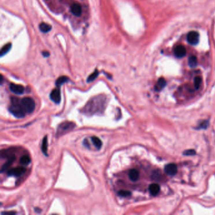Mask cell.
I'll return each instance as SVG.
<instances>
[{
	"instance_id": "30bf717a",
	"label": "cell",
	"mask_w": 215,
	"mask_h": 215,
	"mask_svg": "<svg viewBox=\"0 0 215 215\" xmlns=\"http://www.w3.org/2000/svg\"><path fill=\"white\" fill-rule=\"evenodd\" d=\"M71 12L74 15L79 16L82 13V8L80 4L78 3H75L71 6Z\"/></svg>"
},
{
	"instance_id": "cb8c5ba5",
	"label": "cell",
	"mask_w": 215,
	"mask_h": 215,
	"mask_svg": "<svg viewBox=\"0 0 215 215\" xmlns=\"http://www.w3.org/2000/svg\"><path fill=\"white\" fill-rule=\"evenodd\" d=\"M118 195L123 197H129L131 195V192L129 190H121L120 191L118 192Z\"/></svg>"
},
{
	"instance_id": "7c38bea8",
	"label": "cell",
	"mask_w": 215,
	"mask_h": 215,
	"mask_svg": "<svg viewBox=\"0 0 215 215\" xmlns=\"http://www.w3.org/2000/svg\"><path fill=\"white\" fill-rule=\"evenodd\" d=\"M139 177H140V172H139L138 170L135 168L130 170L129 172V178L131 181H136L138 180Z\"/></svg>"
},
{
	"instance_id": "5bb4252c",
	"label": "cell",
	"mask_w": 215,
	"mask_h": 215,
	"mask_svg": "<svg viewBox=\"0 0 215 215\" xmlns=\"http://www.w3.org/2000/svg\"><path fill=\"white\" fill-rule=\"evenodd\" d=\"M165 85L166 81L165 80V79L163 78H160L155 85V90L156 91H160L165 87Z\"/></svg>"
},
{
	"instance_id": "2e32d148",
	"label": "cell",
	"mask_w": 215,
	"mask_h": 215,
	"mask_svg": "<svg viewBox=\"0 0 215 215\" xmlns=\"http://www.w3.org/2000/svg\"><path fill=\"white\" fill-rule=\"evenodd\" d=\"M39 29L42 31V32L46 33V32H49V31L52 29V27H51V25H49V24L42 22L39 25Z\"/></svg>"
},
{
	"instance_id": "ba28073f",
	"label": "cell",
	"mask_w": 215,
	"mask_h": 215,
	"mask_svg": "<svg viewBox=\"0 0 215 215\" xmlns=\"http://www.w3.org/2000/svg\"><path fill=\"white\" fill-rule=\"evenodd\" d=\"M10 89L13 93L18 95L22 94L24 92V90H25V88H24L22 85L15 84V83H12V84H10Z\"/></svg>"
},
{
	"instance_id": "6da1fadb",
	"label": "cell",
	"mask_w": 215,
	"mask_h": 215,
	"mask_svg": "<svg viewBox=\"0 0 215 215\" xmlns=\"http://www.w3.org/2000/svg\"><path fill=\"white\" fill-rule=\"evenodd\" d=\"M12 105L9 107V111L16 118H23L25 116L26 111L24 109L22 104L19 102V100L16 97H12Z\"/></svg>"
},
{
	"instance_id": "52a82bcc",
	"label": "cell",
	"mask_w": 215,
	"mask_h": 215,
	"mask_svg": "<svg viewBox=\"0 0 215 215\" xmlns=\"http://www.w3.org/2000/svg\"><path fill=\"white\" fill-rule=\"evenodd\" d=\"M164 170L166 174L173 176L177 172V166L175 164H169L165 166Z\"/></svg>"
},
{
	"instance_id": "7a4b0ae2",
	"label": "cell",
	"mask_w": 215,
	"mask_h": 215,
	"mask_svg": "<svg viewBox=\"0 0 215 215\" xmlns=\"http://www.w3.org/2000/svg\"><path fill=\"white\" fill-rule=\"evenodd\" d=\"M21 104L23 107L24 109L28 114H31L34 112L36 107V103L34 99L30 97H25L21 100Z\"/></svg>"
},
{
	"instance_id": "e0dca14e",
	"label": "cell",
	"mask_w": 215,
	"mask_h": 215,
	"mask_svg": "<svg viewBox=\"0 0 215 215\" xmlns=\"http://www.w3.org/2000/svg\"><path fill=\"white\" fill-rule=\"evenodd\" d=\"M92 141L93 144H94L95 147L98 149V150H100V149L102 148V141L100 140L98 137H96V136L92 137Z\"/></svg>"
},
{
	"instance_id": "4fadbf2b",
	"label": "cell",
	"mask_w": 215,
	"mask_h": 215,
	"mask_svg": "<svg viewBox=\"0 0 215 215\" xmlns=\"http://www.w3.org/2000/svg\"><path fill=\"white\" fill-rule=\"evenodd\" d=\"M160 190V187L157 184H151L149 187V191L152 196H157Z\"/></svg>"
},
{
	"instance_id": "8fae6325",
	"label": "cell",
	"mask_w": 215,
	"mask_h": 215,
	"mask_svg": "<svg viewBox=\"0 0 215 215\" xmlns=\"http://www.w3.org/2000/svg\"><path fill=\"white\" fill-rule=\"evenodd\" d=\"M16 160V157L15 155H11L10 157H9V159L7 161L5 164H4L3 165V166H1V172L3 173V172H5L6 170L8 169L10 166H11L12 165L13 163Z\"/></svg>"
},
{
	"instance_id": "83f0119b",
	"label": "cell",
	"mask_w": 215,
	"mask_h": 215,
	"mask_svg": "<svg viewBox=\"0 0 215 215\" xmlns=\"http://www.w3.org/2000/svg\"><path fill=\"white\" fill-rule=\"evenodd\" d=\"M3 214H15V212H5L3 213Z\"/></svg>"
},
{
	"instance_id": "d6986e66",
	"label": "cell",
	"mask_w": 215,
	"mask_h": 215,
	"mask_svg": "<svg viewBox=\"0 0 215 215\" xmlns=\"http://www.w3.org/2000/svg\"><path fill=\"white\" fill-rule=\"evenodd\" d=\"M189 64L192 68L196 67L197 64V58L194 55L190 56L189 59Z\"/></svg>"
},
{
	"instance_id": "603a6c76",
	"label": "cell",
	"mask_w": 215,
	"mask_h": 215,
	"mask_svg": "<svg viewBox=\"0 0 215 215\" xmlns=\"http://www.w3.org/2000/svg\"><path fill=\"white\" fill-rule=\"evenodd\" d=\"M98 75H99V71H98V70H97V69H96V70L94 72H93L92 74H91L88 76V78L87 79V81L88 82H92L93 81H94L95 79L97 78Z\"/></svg>"
},
{
	"instance_id": "8992f818",
	"label": "cell",
	"mask_w": 215,
	"mask_h": 215,
	"mask_svg": "<svg viewBox=\"0 0 215 215\" xmlns=\"http://www.w3.org/2000/svg\"><path fill=\"white\" fill-rule=\"evenodd\" d=\"M50 98L53 102L55 103H60L61 102V92L59 88L53 90L50 94Z\"/></svg>"
},
{
	"instance_id": "484cf974",
	"label": "cell",
	"mask_w": 215,
	"mask_h": 215,
	"mask_svg": "<svg viewBox=\"0 0 215 215\" xmlns=\"http://www.w3.org/2000/svg\"><path fill=\"white\" fill-rule=\"evenodd\" d=\"M83 144H84L85 147H86V148H89V143L88 142V140H86V139H85L84 141H83Z\"/></svg>"
},
{
	"instance_id": "277c9868",
	"label": "cell",
	"mask_w": 215,
	"mask_h": 215,
	"mask_svg": "<svg viewBox=\"0 0 215 215\" xmlns=\"http://www.w3.org/2000/svg\"><path fill=\"white\" fill-rule=\"evenodd\" d=\"M26 172V168L23 166H17V167L10 168L7 172L8 176H14V177H20L22 175L23 173Z\"/></svg>"
},
{
	"instance_id": "ac0fdd59",
	"label": "cell",
	"mask_w": 215,
	"mask_h": 215,
	"mask_svg": "<svg viewBox=\"0 0 215 215\" xmlns=\"http://www.w3.org/2000/svg\"><path fill=\"white\" fill-rule=\"evenodd\" d=\"M68 81V78L67 76H61V77L59 78L56 81H55V85H56L58 87H60V86H61L63 83L67 82Z\"/></svg>"
},
{
	"instance_id": "ffe728a7",
	"label": "cell",
	"mask_w": 215,
	"mask_h": 215,
	"mask_svg": "<svg viewBox=\"0 0 215 215\" xmlns=\"http://www.w3.org/2000/svg\"><path fill=\"white\" fill-rule=\"evenodd\" d=\"M30 161L31 160H30V157L27 155H23L20 159V164H22V165H27L28 164H29Z\"/></svg>"
},
{
	"instance_id": "9a60e30c",
	"label": "cell",
	"mask_w": 215,
	"mask_h": 215,
	"mask_svg": "<svg viewBox=\"0 0 215 215\" xmlns=\"http://www.w3.org/2000/svg\"><path fill=\"white\" fill-rule=\"evenodd\" d=\"M47 147H48V142H47V136H46L42 140V151L43 152L44 155L47 156Z\"/></svg>"
},
{
	"instance_id": "3957f363",
	"label": "cell",
	"mask_w": 215,
	"mask_h": 215,
	"mask_svg": "<svg viewBox=\"0 0 215 215\" xmlns=\"http://www.w3.org/2000/svg\"><path fill=\"white\" fill-rule=\"evenodd\" d=\"M76 125L72 122H64L61 123L58 128L57 134H61L73 130L75 127Z\"/></svg>"
},
{
	"instance_id": "44dd1931",
	"label": "cell",
	"mask_w": 215,
	"mask_h": 215,
	"mask_svg": "<svg viewBox=\"0 0 215 215\" xmlns=\"http://www.w3.org/2000/svg\"><path fill=\"white\" fill-rule=\"evenodd\" d=\"M201 83H202V78L199 76H196V77L194 78V87H195L196 90L199 88Z\"/></svg>"
},
{
	"instance_id": "7402d4cb",
	"label": "cell",
	"mask_w": 215,
	"mask_h": 215,
	"mask_svg": "<svg viewBox=\"0 0 215 215\" xmlns=\"http://www.w3.org/2000/svg\"><path fill=\"white\" fill-rule=\"evenodd\" d=\"M11 46H12L11 44H8L3 47L1 50V56H3V55H5V54L8 53L10 49H11Z\"/></svg>"
},
{
	"instance_id": "5b68a950",
	"label": "cell",
	"mask_w": 215,
	"mask_h": 215,
	"mask_svg": "<svg viewBox=\"0 0 215 215\" xmlns=\"http://www.w3.org/2000/svg\"><path fill=\"white\" fill-rule=\"evenodd\" d=\"M187 41L191 45H196L199 42V34L195 31H192L187 34Z\"/></svg>"
},
{
	"instance_id": "d4e9b609",
	"label": "cell",
	"mask_w": 215,
	"mask_h": 215,
	"mask_svg": "<svg viewBox=\"0 0 215 215\" xmlns=\"http://www.w3.org/2000/svg\"><path fill=\"white\" fill-rule=\"evenodd\" d=\"M196 154V151L194 150H188L184 152V155L186 156H192Z\"/></svg>"
},
{
	"instance_id": "4316f807",
	"label": "cell",
	"mask_w": 215,
	"mask_h": 215,
	"mask_svg": "<svg viewBox=\"0 0 215 215\" xmlns=\"http://www.w3.org/2000/svg\"><path fill=\"white\" fill-rule=\"evenodd\" d=\"M42 54H43L44 57H48L49 55V53L47 51H44L43 53H42Z\"/></svg>"
},
{
	"instance_id": "9c48e42d",
	"label": "cell",
	"mask_w": 215,
	"mask_h": 215,
	"mask_svg": "<svg viewBox=\"0 0 215 215\" xmlns=\"http://www.w3.org/2000/svg\"><path fill=\"white\" fill-rule=\"evenodd\" d=\"M174 54L177 58H183L186 54V48L182 45H179V46H176L174 49Z\"/></svg>"
}]
</instances>
